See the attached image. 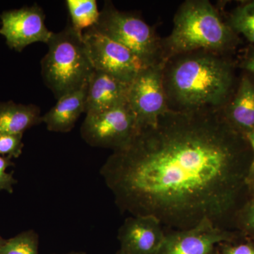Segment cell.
<instances>
[{
  "mask_svg": "<svg viewBox=\"0 0 254 254\" xmlns=\"http://www.w3.org/2000/svg\"><path fill=\"white\" fill-rule=\"evenodd\" d=\"M39 237L34 230H26L5 241L0 254H39Z\"/></svg>",
  "mask_w": 254,
  "mask_h": 254,
  "instance_id": "obj_17",
  "label": "cell"
},
{
  "mask_svg": "<svg viewBox=\"0 0 254 254\" xmlns=\"http://www.w3.org/2000/svg\"><path fill=\"white\" fill-rule=\"evenodd\" d=\"M247 189L250 197H254V161L252 163L248 178H247Z\"/></svg>",
  "mask_w": 254,
  "mask_h": 254,
  "instance_id": "obj_23",
  "label": "cell"
},
{
  "mask_svg": "<svg viewBox=\"0 0 254 254\" xmlns=\"http://www.w3.org/2000/svg\"><path fill=\"white\" fill-rule=\"evenodd\" d=\"M138 129L129 105L86 114L81 127V136L88 145L113 151L128 144Z\"/></svg>",
  "mask_w": 254,
  "mask_h": 254,
  "instance_id": "obj_6",
  "label": "cell"
},
{
  "mask_svg": "<svg viewBox=\"0 0 254 254\" xmlns=\"http://www.w3.org/2000/svg\"><path fill=\"white\" fill-rule=\"evenodd\" d=\"M0 20V35L10 49L18 53L33 43L47 44L53 33L47 28L46 14L37 4L4 11Z\"/></svg>",
  "mask_w": 254,
  "mask_h": 254,
  "instance_id": "obj_9",
  "label": "cell"
},
{
  "mask_svg": "<svg viewBox=\"0 0 254 254\" xmlns=\"http://www.w3.org/2000/svg\"><path fill=\"white\" fill-rule=\"evenodd\" d=\"M83 38L95 70L131 83L138 73L148 67L127 47L101 34L93 27L86 30Z\"/></svg>",
  "mask_w": 254,
  "mask_h": 254,
  "instance_id": "obj_7",
  "label": "cell"
},
{
  "mask_svg": "<svg viewBox=\"0 0 254 254\" xmlns=\"http://www.w3.org/2000/svg\"><path fill=\"white\" fill-rule=\"evenodd\" d=\"M230 27L254 44V1L241 5L232 12Z\"/></svg>",
  "mask_w": 254,
  "mask_h": 254,
  "instance_id": "obj_18",
  "label": "cell"
},
{
  "mask_svg": "<svg viewBox=\"0 0 254 254\" xmlns=\"http://www.w3.org/2000/svg\"><path fill=\"white\" fill-rule=\"evenodd\" d=\"M83 254V253H70V254Z\"/></svg>",
  "mask_w": 254,
  "mask_h": 254,
  "instance_id": "obj_28",
  "label": "cell"
},
{
  "mask_svg": "<svg viewBox=\"0 0 254 254\" xmlns=\"http://www.w3.org/2000/svg\"><path fill=\"white\" fill-rule=\"evenodd\" d=\"M227 121L245 136L254 131V83L247 76L242 78L231 103L224 108Z\"/></svg>",
  "mask_w": 254,
  "mask_h": 254,
  "instance_id": "obj_14",
  "label": "cell"
},
{
  "mask_svg": "<svg viewBox=\"0 0 254 254\" xmlns=\"http://www.w3.org/2000/svg\"><path fill=\"white\" fill-rule=\"evenodd\" d=\"M47 45L48 53L41 60L42 77L57 100L88 84L95 68L83 32L68 21L61 31L53 32Z\"/></svg>",
  "mask_w": 254,
  "mask_h": 254,
  "instance_id": "obj_4",
  "label": "cell"
},
{
  "mask_svg": "<svg viewBox=\"0 0 254 254\" xmlns=\"http://www.w3.org/2000/svg\"><path fill=\"white\" fill-rule=\"evenodd\" d=\"M9 157L0 155V191L5 190L9 193L14 191V185L17 183L13 173L6 172L8 168L13 166L14 163Z\"/></svg>",
  "mask_w": 254,
  "mask_h": 254,
  "instance_id": "obj_21",
  "label": "cell"
},
{
  "mask_svg": "<svg viewBox=\"0 0 254 254\" xmlns=\"http://www.w3.org/2000/svg\"><path fill=\"white\" fill-rule=\"evenodd\" d=\"M220 254H254V244L247 242L233 245H226Z\"/></svg>",
  "mask_w": 254,
  "mask_h": 254,
  "instance_id": "obj_22",
  "label": "cell"
},
{
  "mask_svg": "<svg viewBox=\"0 0 254 254\" xmlns=\"http://www.w3.org/2000/svg\"><path fill=\"white\" fill-rule=\"evenodd\" d=\"M165 237L164 227L154 217L131 215L119 229V252L123 254H157Z\"/></svg>",
  "mask_w": 254,
  "mask_h": 254,
  "instance_id": "obj_11",
  "label": "cell"
},
{
  "mask_svg": "<svg viewBox=\"0 0 254 254\" xmlns=\"http://www.w3.org/2000/svg\"><path fill=\"white\" fill-rule=\"evenodd\" d=\"M235 230L254 241V197H250L237 213Z\"/></svg>",
  "mask_w": 254,
  "mask_h": 254,
  "instance_id": "obj_19",
  "label": "cell"
},
{
  "mask_svg": "<svg viewBox=\"0 0 254 254\" xmlns=\"http://www.w3.org/2000/svg\"><path fill=\"white\" fill-rule=\"evenodd\" d=\"M131 83L95 70L88 87L85 113H98L128 104Z\"/></svg>",
  "mask_w": 254,
  "mask_h": 254,
  "instance_id": "obj_12",
  "label": "cell"
},
{
  "mask_svg": "<svg viewBox=\"0 0 254 254\" xmlns=\"http://www.w3.org/2000/svg\"><path fill=\"white\" fill-rule=\"evenodd\" d=\"M65 2L70 23L75 29L83 32L98 22L100 11L95 0H66Z\"/></svg>",
  "mask_w": 254,
  "mask_h": 254,
  "instance_id": "obj_16",
  "label": "cell"
},
{
  "mask_svg": "<svg viewBox=\"0 0 254 254\" xmlns=\"http://www.w3.org/2000/svg\"><path fill=\"white\" fill-rule=\"evenodd\" d=\"M163 68V85L170 110L220 109L231 95L234 71L220 54L195 52L176 57Z\"/></svg>",
  "mask_w": 254,
  "mask_h": 254,
  "instance_id": "obj_2",
  "label": "cell"
},
{
  "mask_svg": "<svg viewBox=\"0 0 254 254\" xmlns=\"http://www.w3.org/2000/svg\"><path fill=\"white\" fill-rule=\"evenodd\" d=\"M23 133L0 136V155L17 158L22 154Z\"/></svg>",
  "mask_w": 254,
  "mask_h": 254,
  "instance_id": "obj_20",
  "label": "cell"
},
{
  "mask_svg": "<svg viewBox=\"0 0 254 254\" xmlns=\"http://www.w3.org/2000/svg\"><path fill=\"white\" fill-rule=\"evenodd\" d=\"M117 254H121V253H120V252H118V253H117Z\"/></svg>",
  "mask_w": 254,
  "mask_h": 254,
  "instance_id": "obj_29",
  "label": "cell"
},
{
  "mask_svg": "<svg viewBox=\"0 0 254 254\" xmlns=\"http://www.w3.org/2000/svg\"><path fill=\"white\" fill-rule=\"evenodd\" d=\"M245 137L247 138V141L250 143L251 148H252V152H253L254 161V131L247 133L245 135Z\"/></svg>",
  "mask_w": 254,
  "mask_h": 254,
  "instance_id": "obj_25",
  "label": "cell"
},
{
  "mask_svg": "<svg viewBox=\"0 0 254 254\" xmlns=\"http://www.w3.org/2000/svg\"><path fill=\"white\" fill-rule=\"evenodd\" d=\"M212 254H220V253H218V252H217V251L215 250V252H214Z\"/></svg>",
  "mask_w": 254,
  "mask_h": 254,
  "instance_id": "obj_27",
  "label": "cell"
},
{
  "mask_svg": "<svg viewBox=\"0 0 254 254\" xmlns=\"http://www.w3.org/2000/svg\"><path fill=\"white\" fill-rule=\"evenodd\" d=\"M87 87L88 84L62 97L55 106L42 116V123L46 124L48 130L68 133L74 128L78 119L86 111Z\"/></svg>",
  "mask_w": 254,
  "mask_h": 254,
  "instance_id": "obj_13",
  "label": "cell"
},
{
  "mask_svg": "<svg viewBox=\"0 0 254 254\" xmlns=\"http://www.w3.org/2000/svg\"><path fill=\"white\" fill-rule=\"evenodd\" d=\"M242 66L249 72L254 74V52L249 55L248 58L242 63Z\"/></svg>",
  "mask_w": 254,
  "mask_h": 254,
  "instance_id": "obj_24",
  "label": "cell"
},
{
  "mask_svg": "<svg viewBox=\"0 0 254 254\" xmlns=\"http://www.w3.org/2000/svg\"><path fill=\"white\" fill-rule=\"evenodd\" d=\"M240 233L203 224L187 230L165 233L157 254H212L215 246L235 241Z\"/></svg>",
  "mask_w": 254,
  "mask_h": 254,
  "instance_id": "obj_10",
  "label": "cell"
},
{
  "mask_svg": "<svg viewBox=\"0 0 254 254\" xmlns=\"http://www.w3.org/2000/svg\"><path fill=\"white\" fill-rule=\"evenodd\" d=\"M254 154L224 108L169 110L138 127L131 141L100 168L122 213L152 216L170 231L203 224L235 231L250 198Z\"/></svg>",
  "mask_w": 254,
  "mask_h": 254,
  "instance_id": "obj_1",
  "label": "cell"
},
{
  "mask_svg": "<svg viewBox=\"0 0 254 254\" xmlns=\"http://www.w3.org/2000/svg\"><path fill=\"white\" fill-rule=\"evenodd\" d=\"M235 37L210 1H185L175 14L171 34L162 39L163 64L177 56L195 52L221 55L232 48Z\"/></svg>",
  "mask_w": 254,
  "mask_h": 254,
  "instance_id": "obj_3",
  "label": "cell"
},
{
  "mask_svg": "<svg viewBox=\"0 0 254 254\" xmlns=\"http://www.w3.org/2000/svg\"><path fill=\"white\" fill-rule=\"evenodd\" d=\"M93 28L101 34L127 47L147 65L163 63L162 39L154 28L141 18L123 12L111 1H105L98 22Z\"/></svg>",
  "mask_w": 254,
  "mask_h": 254,
  "instance_id": "obj_5",
  "label": "cell"
},
{
  "mask_svg": "<svg viewBox=\"0 0 254 254\" xmlns=\"http://www.w3.org/2000/svg\"><path fill=\"white\" fill-rule=\"evenodd\" d=\"M5 241H6V240H4V239H3L2 237L0 236V247H1V246L4 245Z\"/></svg>",
  "mask_w": 254,
  "mask_h": 254,
  "instance_id": "obj_26",
  "label": "cell"
},
{
  "mask_svg": "<svg viewBox=\"0 0 254 254\" xmlns=\"http://www.w3.org/2000/svg\"><path fill=\"white\" fill-rule=\"evenodd\" d=\"M42 123L41 110L33 104L0 102V136L24 133Z\"/></svg>",
  "mask_w": 254,
  "mask_h": 254,
  "instance_id": "obj_15",
  "label": "cell"
},
{
  "mask_svg": "<svg viewBox=\"0 0 254 254\" xmlns=\"http://www.w3.org/2000/svg\"><path fill=\"white\" fill-rule=\"evenodd\" d=\"M164 67L157 64L145 68L130 85L128 105L138 127L156 123L170 110L163 85Z\"/></svg>",
  "mask_w": 254,
  "mask_h": 254,
  "instance_id": "obj_8",
  "label": "cell"
}]
</instances>
